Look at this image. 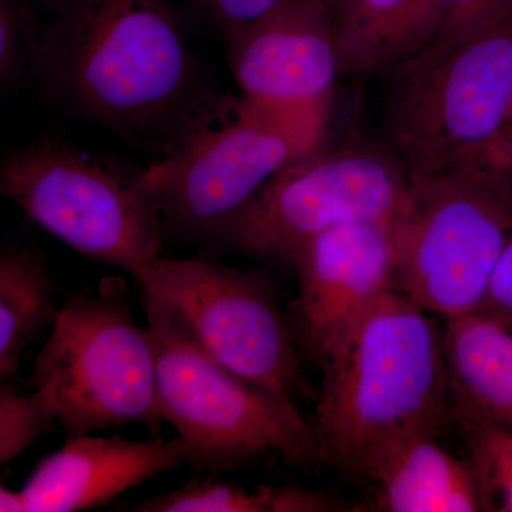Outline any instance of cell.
Here are the masks:
<instances>
[{
	"label": "cell",
	"mask_w": 512,
	"mask_h": 512,
	"mask_svg": "<svg viewBox=\"0 0 512 512\" xmlns=\"http://www.w3.org/2000/svg\"><path fill=\"white\" fill-rule=\"evenodd\" d=\"M55 282L49 266L33 249L9 247L0 255V377L18 373L20 357L47 328L55 325Z\"/></svg>",
	"instance_id": "17"
},
{
	"label": "cell",
	"mask_w": 512,
	"mask_h": 512,
	"mask_svg": "<svg viewBox=\"0 0 512 512\" xmlns=\"http://www.w3.org/2000/svg\"><path fill=\"white\" fill-rule=\"evenodd\" d=\"M42 3L47 19L28 84L67 116L161 160L231 106L173 0Z\"/></svg>",
	"instance_id": "1"
},
{
	"label": "cell",
	"mask_w": 512,
	"mask_h": 512,
	"mask_svg": "<svg viewBox=\"0 0 512 512\" xmlns=\"http://www.w3.org/2000/svg\"><path fill=\"white\" fill-rule=\"evenodd\" d=\"M192 12L228 42L286 0H185Z\"/></svg>",
	"instance_id": "22"
},
{
	"label": "cell",
	"mask_w": 512,
	"mask_h": 512,
	"mask_svg": "<svg viewBox=\"0 0 512 512\" xmlns=\"http://www.w3.org/2000/svg\"><path fill=\"white\" fill-rule=\"evenodd\" d=\"M330 110L291 109L245 99L144 168L164 229L218 244L279 171L325 143Z\"/></svg>",
	"instance_id": "6"
},
{
	"label": "cell",
	"mask_w": 512,
	"mask_h": 512,
	"mask_svg": "<svg viewBox=\"0 0 512 512\" xmlns=\"http://www.w3.org/2000/svg\"><path fill=\"white\" fill-rule=\"evenodd\" d=\"M339 504L328 495L299 487L241 485L220 480L188 481L171 493L157 495L131 507L137 512H326Z\"/></svg>",
	"instance_id": "18"
},
{
	"label": "cell",
	"mask_w": 512,
	"mask_h": 512,
	"mask_svg": "<svg viewBox=\"0 0 512 512\" xmlns=\"http://www.w3.org/2000/svg\"><path fill=\"white\" fill-rule=\"evenodd\" d=\"M480 309L512 316V239L498 259Z\"/></svg>",
	"instance_id": "24"
},
{
	"label": "cell",
	"mask_w": 512,
	"mask_h": 512,
	"mask_svg": "<svg viewBox=\"0 0 512 512\" xmlns=\"http://www.w3.org/2000/svg\"><path fill=\"white\" fill-rule=\"evenodd\" d=\"M484 165L495 171H500L512 180V94L504 126L501 128L500 136L495 141L493 150Z\"/></svg>",
	"instance_id": "25"
},
{
	"label": "cell",
	"mask_w": 512,
	"mask_h": 512,
	"mask_svg": "<svg viewBox=\"0 0 512 512\" xmlns=\"http://www.w3.org/2000/svg\"><path fill=\"white\" fill-rule=\"evenodd\" d=\"M409 184L390 148L325 141L279 171L218 244L291 265L296 251L322 232L393 220Z\"/></svg>",
	"instance_id": "9"
},
{
	"label": "cell",
	"mask_w": 512,
	"mask_h": 512,
	"mask_svg": "<svg viewBox=\"0 0 512 512\" xmlns=\"http://www.w3.org/2000/svg\"><path fill=\"white\" fill-rule=\"evenodd\" d=\"M369 480L376 484V511H483L470 461L448 453L436 436L404 441L377 464Z\"/></svg>",
	"instance_id": "15"
},
{
	"label": "cell",
	"mask_w": 512,
	"mask_h": 512,
	"mask_svg": "<svg viewBox=\"0 0 512 512\" xmlns=\"http://www.w3.org/2000/svg\"><path fill=\"white\" fill-rule=\"evenodd\" d=\"M512 5V0H440L436 39L460 35L493 19Z\"/></svg>",
	"instance_id": "23"
},
{
	"label": "cell",
	"mask_w": 512,
	"mask_h": 512,
	"mask_svg": "<svg viewBox=\"0 0 512 512\" xmlns=\"http://www.w3.org/2000/svg\"><path fill=\"white\" fill-rule=\"evenodd\" d=\"M343 76L380 73L436 39L440 0H338Z\"/></svg>",
	"instance_id": "16"
},
{
	"label": "cell",
	"mask_w": 512,
	"mask_h": 512,
	"mask_svg": "<svg viewBox=\"0 0 512 512\" xmlns=\"http://www.w3.org/2000/svg\"><path fill=\"white\" fill-rule=\"evenodd\" d=\"M180 437L131 441L121 437H69L37 461L22 490L26 512H77L110 504L150 478L187 463Z\"/></svg>",
	"instance_id": "13"
},
{
	"label": "cell",
	"mask_w": 512,
	"mask_h": 512,
	"mask_svg": "<svg viewBox=\"0 0 512 512\" xmlns=\"http://www.w3.org/2000/svg\"><path fill=\"white\" fill-rule=\"evenodd\" d=\"M406 293L392 291L322 362L313 426L328 463L369 478L404 441L437 436L448 383L443 330Z\"/></svg>",
	"instance_id": "2"
},
{
	"label": "cell",
	"mask_w": 512,
	"mask_h": 512,
	"mask_svg": "<svg viewBox=\"0 0 512 512\" xmlns=\"http://www.w3.org/2000/svg\"><path fill=\"white\" fill-rule=\"evenodd\" d=\"M389 148L409 181L484 165L512 94V5L382 70Z\"/></svg>",
	"instance_id": "3"
},
{
	"label": "cell",
	"mask_w": 512,
	"mask_h": 512,
	"mask_svg": "<svg viewBox=\"0 0 512 512\" xmlns=\"http://www.w3.org/2000/svg\"><path fill=\"white\" fill-rule=\"evenodd\" d=\"M33 370L30 384L52 389L69 437L126 424L157 434L164 421L153 340L116 293L67 298Z\"/></svg>",
	"instance_id": "8"
},
{
	"label": "cell",
	"mask_w": 512,
	"mask_h": 512,
	"mask_svg": "<svg viewBox=\"0 0 512 512\" xmlns=\"http://www.w3.org/2000/svg\"><path fill=\"white\" fill-rule=\"evenodd\" d=\"M164 421L188 448L187 463L222 473L264 456L328 463L315 426L288 394L249 382L205 352L174 306L143 289Z\"/></svg>",
	"instance_id": "4"
},
{
	"label": "cell",
	"mask_w": 512,
	"mask_h": 512,
	"mask_svg": "<svg viewBox=\"0 0 512 512\" xmlns=\"http://www.w3.org/2000/svg\"><path fill=\"white\" fill-rule=\"evenodd\" d=\"M0 511L2 512H26V501L22 490L0 487Z\"/></svg>",
	"instance_id": "26"
},
{
	"label": "cell",
	"mask_w": 512,
	"mask_h": 512,
	"mask_svg": "<svg viewBox=\"0 0 512 512\" xmlns=\"http://www.w3.org/2000/svg\"><path fill=\"white\" fill-rule=\"evenodd\" d=\"M242 99L291 109H332L342 74L332 0H286L227 42Z\"/></svg>",
	"instance_id": "12"
},
{
	"label": "cell",
	"mask_w": 512,
	"mask_h": 512,
	"mask_svg": "<svg viewBox=\"0 0 512 512\" xmlns=\"http://www.w3.org/2000/svg\"><path fill=\"white\" fill-rule=\"evenodd\" d=\"M0 191L84 258L131 275L160 258L164 222L144 168L60 138H33L3 158Z\"/></svg>",
	"instance_id": "5"
},
{
	"label": "cell",
	"mask_w": 512,
	"mask_h": 512,
	"mask_svg": "<svg viewBox=\"0 0 512 512\" xmlns=\"http://www.w3.org/2000/svg\"><path fill=\"white\" fill-rule=\"evenodd\" d=\"M443 348L456 416L512 427V316L476 309L448 318Z\"/></svg>",
	"instance_id": "14"
},
{
	"label": "cell",
	"mask_w": 512,
	"mask_h": 512,
	"mask_svg": "<svg viewBox=\"0 0 512 512\" xmlns=\"http://www.w3.org/2000/svg\"><path fill=\"white\" fill-rule=\"evenodd\" d=\"M298 276L296 319L306 348L320 363L387 293L396 291L393 220L340 225L293 255Z\"/></svg>",
	"instance_id": "11"
},
{
	"label": "cell",
	"mask_w": 512,
	"mask_h": 512,
	"mask_svg": "<svg viewBox=\"0 0 512 512\" xmlns=\"http://www.w3.org/2000/svg\"><path fill=\"white\" fill-rule=\"evenodd\" d=\"M43 22L29 0H0V87L15 93L35 67Z\"/></svg>",
	"instance_id": "21"
},
{
	"label": "cell",
	"mask_w": 512,
	"mask_h": 512,
	"mask_svg": "<svg viewBox=\"0 0 512 512\" xmlns=\"http://www.w3.org/2000/svg\"><path fill=\"white\" fill-rule=\"evenodd\" d=\"M483 511L512 512V427L457 417Z\"/></svg>",
	"instance_id": "19"
},
{
	"label": "cell",
	"mask_w": 512,
	"mask_h": 512,
	"mask_svg": "<svg viewBox=\"0 0 512 512\" xmlns=\"http://www.w3.org/2000/svg\"><path fill=\"white\" fill-rule=\"evenodd\" d=\"M133 276L177 309L222 366L278 393L292 389L299 373L295 340L264 276L208 259L161 256Z\"/></svg>",
	"instance_id": "10"
},
{
	"label": "cell",
	"mask_w": 512,
	"mask_h": 512,
	"mask_svg": "<svg viewBox=\"0 0 512 512\" xmlns=\"http://www.w3.org/2000/svg\"><path fill=\"white\" fill-rule=\"evenodd\" d=\"M333 2V5H336V3H338V0H332Z\"/></svg>",
	"instance_id": "27"
},
{
	"label": "cell",
	"mask_w": 512,
	"mask_h": 512,
	"mask_svg": "<svg viewBox=\"0 0 512 512\" xmlns=\"http://www.w3.org/2000/svg\"><path fill=\"white\" fill-rule=\"evenodd\" d=\"M512 239V180L467 165L410 181L393 218L397 291L430 313L476 311Z\"/></svg>",
	"instance_id": "7"
},
{
	"label": "cell",
	"mask_w": 512,
	"mask_h": 512,
	"mask_svg": "<svg viewBox=\"0 0 512 512\" xmlns=\"http://www.w3.org/2000/svg\"><path fill=\"white\" fill-rule=\"evenodd\" d=\"M59 421L49 386L20 393L3 382L0 389V464L8 466Z\"/></svg>",
	"instance_id": "20"
}]
</instances>
